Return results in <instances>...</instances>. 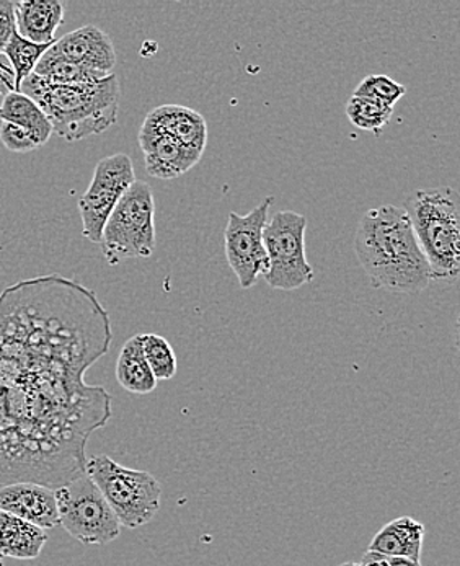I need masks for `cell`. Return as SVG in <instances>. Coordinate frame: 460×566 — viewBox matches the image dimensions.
<instances>
[{"instance_id": "15", "label": "cell", "mask_w": 460, "mask_h": 566, "mask_svg": "<svg viewBox=\"0 0 460 566\" xmlns=\"http://www.w3.org/2000/svg\"><path fill=\"white\" fill-rule=\"evenodd\" d=\"M66 7L60 0L15 2L17 33L36 44H53L64 22Z\"/></svg>"}, {"instance_id": "25", "label": "cell", "mask_w": 460, "mask_h": 566, "mask_svg": "<svg viewBox=\"0 0 460 566\" xmlns=\"http://www.w3.org/2000/svg\"><path fill=\"white\" fill-rule=\"evenodd\" d=\"M0 143L3 144L7 150L15 154H27L36 150L41 147L33 136L10 123H2L0 125Z\"/></svg>"}, {"instance_id": "9", "label": "cell", "mask_w": 460, "mask_h": 566, "mask_svg": "<svg viewBox=\"0 0 460 566\" xmlns=\"http://www.w3.org/2000/svg\"><path fill=\"white\" fill-rule=\"evenodd\" d=\"M136 181L132 157L115 154L100 160L87 191L79 198L82 235L91 242H102V232L115 206Z\"/></svg>"}, {"instance_id": "27", "label": "cell", "mask_w": 460, "mask_h": 566, "mask_svg": "<svg viewBox=\"0 0 460 566\" xmlns=\"http://www.w3.org/2000/svg\"><path fill=\"white\" fill-rule=\"evenodd\" d=\"M359 566H421L420 562L410 560V558L387 557V555L376 554L367 551L358 562Z\"/></svg>"}, {"instance_id": "16", "label": "cell", "mask_w": 460, "mask_h": 566, "mask_svg": "<svg viewBox=\"0 0 460 566\" xmlns=\"http://www.w3.org/2000/svg\"><path fill=\"white\" fill-rule=\"evenodd\" d=\"M425 526L410 516L397 517L384 526L369 544V552L387 555V557L410 558L421 560L424 552Z\"/></svg>"}, {"instance_id": "29", "label": "cell", "mask_w": 460, "mask_h": 566, "mask_svg": "<svg viewBox=\"0 0 460 566\" xmlns=\"http://www.w3.org/2000/svg\"><path fill=\"white\" fill-rule=\"evenodd\" d=\"M338 566H359V565L356 564V562H348V564H343V565H338Z\"/></svg>"}, {"instance_id": "11", "label": "cell", "mask_w": 460, "mask_h": 566, "mask_svg": "<svg viewBox=\"0 0 460 566\" xmlns=\"http://www.w3.org/2000/svg\"><path fill=\"white\" fill-rule=\"evenodd\" d=\"M139 144L146 160L147 174L159 180L181 177L199 163L197 157L191 156L170 134L165 133L147 116L140 126Z\"/></svg>"}, {"instance_id": "4", "label": "cell", "mask_w": 460, "mask_h": 566, "mask_svg": "<svg viewBox=\"0 0 460 566\" xmlns=\"http://www.w3.org/2000/svg\"><path fill=\"white\" fill-rule=\"evenodd\" d=\"M418 245L424 250L432 280L454 281L460 271L459 193L449 187L428 188L405 200Z\"/></svg>"}, {"instance_id": "10", "label": "cell", "mask_w": 460, "mask_h": 566, "mask_svg": "<svg viewBox=\"0 0 460 566\" xmlns=\"http://www.w3.org/2000/svg\"><path fill=\"white\" fill-rule=\"evenodd\" d=\"M274 198L268 197L247 216L229 212L224 231L226 256L242 290L255 286L268 271L263 231Z\"/></svg>"}, {"instance_id": "17", "label": "cell", "mask_w": 460, "mask_h": 566, "mask_svg": "<svg viewBox=\"0 0 460 566\" xmlns=\"http://www.w3.org/2000/svg\"><path fill=\"white\" fill-rule=\"evenodd\" d=\"M48 542L46 531L0 513V555L17 560H36Z\"/></svg>"}, {"instance_id": "14", "label": "cell", "mask_w": 460, "mask_h": 566, "mask_svg": "<svg viewBox=\"0 0 460 566\" xmlns=\"http://www.w3.org/2000/svg\"><path fill=\"white\" fill-rule=\"evenodd\" d=\"M165 133L170 134L191 156L201 160L208 143V125L205 116L181 105H163L147 115Z\"/></svg>"}, {"instance_id": "26", "label": "cell", "mask_w": 460, "mask_h": 566, "mask_svg": "<svg viewBox=\"0 0 460 566\" xmlns=\"http://www.w3.org/2000/svg\"><path fill=\"white\" fill-rule=\"evenodd\" d=\"M15 32V2H12V0H0V53H3L10 38Z\"/></svg>"}, {"instance_id": "21", "label": "cell", "mask_w": 460, "mask_h": 566, "mask_svg": "<svg viewBox=\"0 0 460 566\" xmlns=\"http://www.w3.org/2000/svg\"><path fill=\"white\" fill-rule=\"evenodd\" d=\"M50 46L51 44H36L33 41L25 40L17 32L12 34L3 54H6L7 60L12 64L13 72H15L17 91H20L22 82L33 74L34 67L40 63L43 54L50 50Z\"/></svg>"}, {"instance_id": "23", "label": "cell", "mask_w": 460, "mask_h": 566, "mask_svg": "<svg viewBox=\"0 0 460 566\" xmlns=\"http://www.w3.org/2000/svg\"><path fill=\"white\" fill-rule=\"evenodd\" d=\"M140 345H143L144 358H146L157 382L174 379L178 365L170 343L164 336L147 334L140 335Z\"/></svg>"}, {"instance_id": "6", "label": "cell", "mask_w": 460, "mask_h": 566, "mask_svg": "<svg viewBox=\"0 0 460 566\" xmlns=\"http://www.w3.org/2000/svg\"><path fill=\"white\" fill-rule=\"evenodd\" d=\"M153 188L136 180L113 209L102 232V253L109 265L125 260L149 259L156 249Z\"/></svg>"}, {"instance_id": "7", "label": "cell", "mask_w": 460, "mask_h": 566, "mask_svg": "<svg viewBox=\"0 0 460 566\" xmlns=\"http://www.w3.org/2000/svg\"><path fill=\"white\" fill-rule=\"evenodd\" d=\"M307 219L296 211L274 212L263 231L268 271L264 281L273 290L296 291L315 277L314 268L305 256Z\"/></svg>"}, {"instance_id": "28", "label": "cell", "mask_w": 460, "mask_h": 566, "mask_svg": "<svg viewBox=\"0 0 460 566\" xmlns=\"http://www.w3.org/2000/svg\"><path fill=\"white\" fill-rule=\"evenodd\" d=\"M12 92H19L17 91L15 72L6 54L0 53V95L6 97Z\"/></svg>"}, {"instance_id": "1", "label": "cell", "mask_w": 460, "mask_h": 566, "mask_svg": "<svg viewBox=\"0 0 460 566\" xmlns=\"http://www.w3.org/2000/svg\"><path fill=\"white\" fill-rule=\"evenodd\" d=\"M97 294L60 274L0 294V486L61 489L85 475L87 441L112 396L85 373L112 345Z\"/></svg>"}, {"instance_id": "18", "label": "cell", "mask_w": 460, "mask_h": 566, "mask_svg": "<svg viewBox=\"0 0 460 566\" xmlns=\"http://www.w3.org/2000/svg\"><path fill=\"white\" fill-rule=\"evenodd\" d=\"M0 119L2 123H10V125L29 133L41 147L53 136V126L43 109L32 98L20 94V92H12L3 97L2 105H0Z\"/></svg>"}, {"instance_id": "12", "label": "cell", "mask_w": 460, "mask_h": 566, "mask_svg": "<svg viewBox=\"0 0 460 566\" xmlns=\"http://www.w3.org/2000/svg\"><path fill=\"white\" fill-rule=\"evenodd\" d=\"M0 513L12 514L43 531L60 526L54 490L38 483L22 482L0 486Z\"/></svg>"}, {"instance_id": "13", "label": "cell", "mask_w": 460, "mask_h": 566, "mask_svg": "<svg viewBox=\"0 0 460 566\" xmlns=\"http://www.w3.org/2000/svg\"><path fill=\"white\" fill-rule=\"evenodd\" d=\"M60 56L79 66L112 75L116 66V51L112 38L95 25H85L64 34L53 46Z\"/></svg>"}, {"instance_id": "19", "label": "cell", "mask_w": 460, "mask_h": 566, "mask_svg": "<svg viewBox=\"0 0 460 566\" xmlns=\"http://www.w3.org/2000/svg\"><path fill=\"white\" fill-rule=\"evenodd\" d=\"M116 380L123 389L136 396H147L156 390L159 382L144 358L140 335L132 336L123 345L116 361Z\"/></svg>"}, {"instance_id": "5", "label": "cell", "mask_w": 460, "mask_h": 566, "mask_svg": "<svg viewBox=\"0 0 460 566\" xmlns=\"http://www.w3.org/2000/svg\"><path fill=\"white\" fill-rule=\"evenodd\" d=\"M85 475L97 485L126 530L146 526L159 513L163 486L153 473L128 469L108 455L98 454L87 459Z\"/></svg>"}, {"instance_id": "20", "label": "cell", "mask_w": 460, "mask_h": 566, "mask_svg": "<svg viewBox=\"0 0 460 566\" xmlns=\"http://www.w3.org/2000/svg\"><path fill=\"white\" fill-rule=\"evenodd\" d=\"M53 46V44H51ZM43 54L40 63L34 67L33 74L38 77L44 78L54 85H85L97 84L108 75L102 72L91 71V69L79 66V64L71 63L64 60L63 56L56 53L53 48Z\"/></svg>"}, {"instance_id": "2", "label": "cell", "mask_w": 460, "mask_h": 566, "mask_svg": "<svg viewBox=\"0 0 460 566\" xmlns=\"http://www.w3.org/2000/svg\"><path fill=\"white\" fill-rule=\"evenodd\" d=\"M355 252L376 290L418 294L431 284V270L404 208L370 209L359 221Z\"/></svg>"}, {"instance_id": "24", "label": "cell", "mask_w": 460, "mask_h": 566, "mask_svg": "<svg viewBox=\"0 0 460 566\" xmlns=\"http://www.w3.org/2000/svg\"><path fill=\"white\" fill-rule=\"evenodd\" d=\"M407 94L405 85L398 84L389 75H367L362 84L356 87V97L374 98V101L383 102L384 105L393 106Z\"/></svg>"}, {"instance_id": "22", "label": "cell", "mask_w": 460, "mask_h": 566, "mask_svg": "<svg viewBox=\"0 0 460 566\" xmlns=\"http://www.w3.org/2000/svg\"><path fill=\"white\" fill-rule=\"evenodd\" d=\"M393 106L384 105L374 98L356 97L353 95L346 103V116L355 128L363 132L379 134L380 129L393 118Z\"/></svg>"}, {"instance_id": "8", "label": "cell", "mask_w": 460, "mask_h": 566, "mask_svg": "<svg viewBox=\"0 0 460 566\" xmlns=\"http://www.w3.org/2000/svg\"><path fill=\"white\" fill-rule=\"evenodd\" d=\"M60 526L85 545H106L118 538L122 524L87 475L54 490Z\"/></svg>"}, {"instance_id": "3", "label": "cell", "mask_w": 460, "mask_h": 566, "mask_svg": "<svg viewBox=\"0 0 460 566\" xmlns=\"http://www.w3.org/2000/svg\"><path fill=\"white\" fill-rule=\"evenodd\" d=\"M19 92L43 109L53 134L69 143L105 133L118 119L122 87L115 74L85 85H54L32 74Z\"/></svg>"}]
</instances>
